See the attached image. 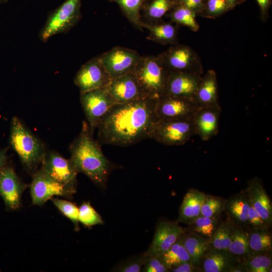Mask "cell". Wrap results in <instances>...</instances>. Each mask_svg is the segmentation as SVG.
<instances>
[{"mask_svg":"<svg viewBox=\"0 0 272 272\" xmlns=\"http://www.w3.org/2000/svg\"><path fill=\"white\" fill-rule=\"evenodd\" d=\"M157 100L146 97L114 105L97 128L99 143L128 146L149 138L159 120L156 113Z\"/></svg>","mask_w":272,"mask_h":272,"instance_id":"obj_1","label":"cell"},{"mask_svg":"<svg viewBox=\"0 0 272 272\" xmlns=\"http://www.w3.org/2000/svg\"><path fill=\"white\" fill-rule=\"evenodd\" d=\"M93 130L84 121L79 135L71 144L70 160L78 173L85 174L96 184L105 187L113 167L105 156Z\"/></svg>","mask_w":272,"mask_h":272,"instance_id":"obj_2","label":"cell"},{"mask_svg":"<svg viewBox=\"0 0 272 272\" xmlns=\"http://www.w3.org/2000/svg\"><path fill=\"white\" fill-rule=\"evenodd\" d=\"M10 142L25 168L35 171L46 153L44 144L16 116L11 120Z\"/></svg>","mask_w":272,"mask_h":272,"instance_id":"obj_3","label":"cell"},{"mask_svg":"<svg viewBox=\"0 0 272 272\" xmlns=\"http://www.w3.org/2000/svg\"><path fill=\"white\" fill-rule=\"evenodd\" d=\"M133 73L147 96L158 98L166 94L170 73L158 55L142 56Z\"/></svg>","mask_w":272,"mask_h":272,"instance_id":"obj_4","label":"cell"},{"mask_svg":"<svg viewBox=\"0 0 272 272\" xmlns=\"http://www.w3.org/2000/svg\"><path fill=\"white\" fill-rule=\"evenodd\" d=\"M195 135L192 117L180 119H159L149 139L166 146H180Z\"/></svg>","mask_w":272,"mask_h":272,"instance_id":"obj_5","label":"cell"},{"mask_svg":"<svg viewBox=\"0 0 272 272\" xmlns=\"http://www.w3.org/2000/svg\"><path fill=\"white\" fill-rule=\"evenodd\" d=\"M81 0H66L53 11L40 33V38L46 41L57 34L65 32L80 18Z\"/></svg>","mask_w":272,"mask_h":272,"instance_id":"obj_6","label":"cell"},{"mask_svg":"<svg viewBox=\"0 0 272 272\" xmlns=\"http://www.w3.org/2000/svg\"><path fill=\"white\" fill-rule=\"evenodd\" d=\"M158 56L169 73L188 72L203 74L201 59L189 46L178 43L172 45Z\"/></svg>","mask_w":272,"mask_h":272,"instance_id":"obj_7","label":"cell"},{"mask_svg":"<svg viewBox=\"0 0 272 272\" xmlns=\"http://www.w3.org/2000/svg\"><path fill=\"white\" fill-rule=\"evenodd\" d=\"M80 102L88 123L93 130L114 105L106 87L81 92Z\"/></svg>","mask_w":272,"mask_h":272,"instance_id":"obj_8","label":"cell"},{"mask_svg":"<svg viewBox=\"0 0 272 272\" xmlns=\"http://www.w3.org/2000/svg\"><path fill=\"white\" fill-rule=\"evenodd\" d=\"M99 57L112 79L133 73L142 56L133 50L116 47Z\"/></svg>","mask_w":272,"mask_h":272,"instance_id":"obj_9","label":"cell"},{"mask_svg":"<svg viewBox=\"0 0 272 272\" xmlns=\"http://www.w3.org/2000/svg\"><path fill=\"white\" fill-rule=\"evenodd\" d=\"M41 169L52 179L76 191L77 171L70 160L59 153L46 152L41 162Z\"/></svg>","mask_w":272,"mask_h":272,"instance_id":"obj_10","label":"cell"},{"mask_svg":"<svg viewBox=\"0 0 272 272\" xmlns=\"http://www.w3.org/2000/svg\"><path fill=\"white\" fill-rule=\"evenodd\" d=\"M76 191L57 182L41 169L35 173L30 185L33 205L42 206L54 196L70 198Z\"/></svg>","mask_w":272,"mask_h":272,"instance_id":"obj_11","label":"cell"},{"mask_svg":"<svg viewBox=\"0 0 272 272\" xmlns=\"http://www.w3.org/2000/svg\"><path fill=\"white\" fill-rule=\"evenodd\" d=\"M111 79L97 56L81 66L74 78V83L81 93L106 87Z\"/></svg>","mask_w":272,"mask_h":272,"instance_id":"obj_12","label":"cell"},{"mask_svg":"<svg viewBox=\"0 0 272 272\" xmlns=\"http://www.w3.org/2000/svg\"><path fill=\"white\" fill-rule=\"evenodd\" d=\"M106 88L114 105L149 97L144 92L133 73L112 78Z\"/></svg>","mask_w":272,"mask_h":272,"instance_id":"obj_13","label":"cell"},{"mask_svg":"<svg viewBox=\"0 0 272 272\" xmlns=\"http://www.w3.org/2000/svg\"><path fill=\"white\" fill-rule=\"evenodd\" d=\"M197 109L191 100L165 94L158 98L156 113L159 120L186 118L192 117Z\"/></svg>","mask_w":272,"mask_h":272,"instance_id":"obj_14","label":"cell"},{"mask_svg":"<svg viewBox=\"0 0 272 272\" xmlns=\"http://www.w3.org/2000/svg\"><path fill=\"white\" fill-rule=\"evenodd\" d=\"M186 230V228L179 226L177 221L160 222L157 226L152 243L145 254L147 258L161 255L176 242Z\"/></svg>","mask_w":272,"mask_h":272,"instance_id":"obj_15","label":"cell"},{"mask_svg":"<svg viewBox=\"0 0 272 272\" xmlns=\"http://www.w3.org/2000/svg\"><path fill=\"white\" fill-rule=\"evenodd\" d=\"M220 106L197 108L192 115L195 135L207 141L217 134L219 130Z\"/></svg>","mask_w":272,"mask_h":272,"instance_id":"obj_16","label":"cell"},{"mask_svg":"<svg viewBox=\"0 0 272 272\" xmlns=\"http://www.w3.org/2000/svg\"><path fill=\"white\" fill-rule=\"evenodd\" d=\"M202 75L188 72H171L165 94L184 98L193 101Z\"/></svg>","mask_w":272,"mask_h":272,"instance_id":"obj_17","label":"cell"},{"mask_svg":"<svg viewBox=\"0 0 272 272\" xmlns=\"http://www.w3.org/2000/svg\"><path fill=\"white\" fill-rule=\"evenodd\" d=\"M25 186L12 168L5 166L1 171L0 194L9 209L19 208Z\"/></svg>","mask_w":272,"mask_h":272,"instance_id":"obj_18","label":"cell"},{"mask_svg":"<svg viewBox=\"0 0 272 272\" xmlns=\"http://www.w3.org/2000/svg\"><path fill=\"white\" fill-rule=\"evenodd\" d=\"M249 205V197L244 189L225 199L223 213L227 216V220L248 231Z\"/></svg>","mask_w":272,"mask_h":272,"instance_id":"obj_19","label":"cell"},{"mask_svg":"<svg viewBox=\"0 0 272 272\" xmlns=\"http://www.w3.org/2000/svg\"><path fill=\"white\" fill-rule=\"evenodd\" d=\"M254 208L263 220L270 227L272 226V203L262 181L255 177L247 182L245 188Z\"/></svg>","mask_w":272,"mask_h":272,"instance_id":"obj_20","label":"cell"},{"mask_svg":"<svg viewBox=\"0 0 272 272\" xmlns=\"http://www.w3.org/2000/svg\"><path fill=\"white\" fill-rule=\"evenodd\" d=\"M193 102L197 108L220 106L217 74L214 70H209L202 75Z\"/></svg>","mask_w":272,"mask_h":272,"instance_id":"obj_21","label":"cell"},{"mask_svg":"<svg viewBox=\"0 0 272 272\" xmlns=\"http://www.w3.org/2000/svg\"><path fill=\"white\" fill-rule=\"evenodd\" d=\"M241 261L227 250L208 248L202 257L200 268L204 272H230L231 269Z\"/></svg>","mask_w":272,"mask_h":272,"instance_id":"obj_22","label":"cell"},{"mask_svg":"<svg viewBox=\"0 0 272 272\" xmlns=\"http://www.w3.org/2000/svg\"><path fill=\"white\" fill-rule=\"evenodd\" d=\"M205 195V193L197 189H189L183 197L177 221L188 225L199 217Z\"/></svg>","mask_w":272,"mask_h":272,"instance_id":"obj_23","label":"cell"},{"mask_svg":"<svg viewBox=\"0 0 272 272\" xmlns=\"http://www.w3.org/2000/svg\"><path fill=\"white\" fill-rule=\"evenodd\" d=\"M142 27L149 31L148 40L162 45H174L178 43V29L176 26L169 22L149 23L144 22Z\"/></svg>","mask_w":272,"mask_h":272,"instance_id":"obj_24","label":"cell"},{"mask_svg":"<svg viewBox=\"0 0 272 272\" xmlns=\"http://www.w3.org/2000/svg\"><path fill=\"white\" fill-rule=\"evenodd\" d=\"M178 240L189 255L191 262L200 267L201 259L209 248L208 240L188 231L187 228Z\"/></svg>","mask_w":272,"mask_h":272,"instance_id":"obj_25","label":"cell"},{"mask_svg":"<svg viewBox=\"0 0 272 272\" xmlns=\"http://www.w3.org/2000/svg\"><path fill=\"white\" fill-rule=\"evenodd\" d=\"M247 233L250 254L271 255L272 235L270 229H250Z\"/></svg>","mask_w":272,"mask_h":272,"instance_id":"obj_26","label":"cell"},{"mask_svg":"<svg viewBox=\"0 0 272 272\" xmlns=\"http://www.w3.org/2000/svg\"><path fill=\"white\" fill-rule=\"evenodd\" d=\"M222 222L221 216L215 217L199 216L188 224L187 229L208 240Z\"/></svg>","mask_w":272,"mask_h":272,"instance_id":"obj_27","label":"cell"},{"mask_svg":"<svg viewBox=\"0 0 272 272\" xmlns=\"http://www.w3.org/2000/svg\"><path fill=\"white\" fill-rule=\"evenodd\" d=\"M233 224V235L228 251L242 261L250 254L247 231Z\"/></svg>","mask_w":272,"mask_h":272,"instance_id":"obj_28","label":"cell"},{"mask_svg":"<svg viewBox=\"0 0 272 272\" xmlns=\"http://www.w3.org/2000/svg\"><path fill=\"white\" fill-rule=\"evenodd\" d=\"M233 235V224L226 220L222 223L212 237L208 240L209 247L218 250H227Z\"/></svg>","mask_w":272,"mask_h":272,"instance_id":"obj_29","label":"cell"},{"mask_svg":"<svg viewBox=\"0 0 272 272\" xmlns=\"http://www.w3.org/2000/svg\"><path fill=\"white\" fill-rule=\"evenodd\" d=\"M196 16L193 11L178 4L171 10L169 14L172 22L186 26L194 32L198 31L199 28Z\"/></svg>","mask_w":272,"mask_h":272,"instance_id":"obj_30","label":"cell"},{"mask_svg":"<svg viewBox=\"0 0 272 272\" xmlns=\"http://www.w3.org/2000/svg\"><path fill=\"white\" fill-rule=\"evenodd\" d=\"M158 256L168 271L171 268L179 264L190 261L189 255L178 239L167 251Z\"/></svg>","mask_w":272,"mask_h":272,"instance_id":"obj_31","label":"cell"},{"mask_svg":"<svg viewBox=\"0 0 272 272\" xmlns=\"http://www.w3.org/2000/svg\"><path fill=\"white\" fill-rule=\"evenodd\" d=\"M146 0H110L116 3L127 19L137 28L142 30L140 11Z\"/></svg>","mask_w":272,"mask_h":272,"instance_id":"obj_32","label":"cell"},{"mask_svg":"<svg viewBox=\"0 0 272 272\" xmlns=\"http://www.w3.org/2000/svg\"><path fill=\"white\" fill-rule=\"evenodd\" d=\"M177 4V0H153L146 7L145 15L151 22L159 21Z\"/></svg>","mask_w":272,"mask_h":272,"instance_id":"obj_33","label":"cell"},{"mask_svg":"<svg viewBox=\"0 0 272 272\" xmlns=\"http://www.w3.org/2000/svg\"><path fill=\"white\" fill-rule=\"evenodd\" d=\"M247 272H271V255L251 254L243 260Z\"/></svg>","mask_w":272,"mask_h":272,"instance_id":"obj_34","label":"cell"},{"mask_svg":"<svg viewBox=\"0 0 272 272\" xmlns=\"http://www.w3.org/2000/svg\"><path fill=\"white\" fill-rule=\"evenodd\" d=\"M225 200L221 197L206 194L200 211V216L215 217L224 212Z\"/></svg>","mask_w":272,"mask_h":272,"instance_id":"obj_35","label":"cell"},{"mask_svg":"<svg viewBox=\"0 0 272 272\" xmlns=\"http://www.w3.org/2000/svg\"><path fill=\"white\" fill-rule=\"evenodd\" d=\"M234 6L227 0H206L200 16L210 19L221 16L234 8Z\"/></svg>","mask_w":272,"mask_h":272,"instance_id":"obj_36","label":"cell"},{"mask_svg":"<svg viewBox=\"0 0 272 272\" xmlns=\"http://www.w3.org/2000/svg\"><path fill=\"white\" fill-rule=\"evenodd\" d=\"M55 206L74 223L76 230H79V208L74 203L64 199L52 197Z\"/></svg>","mask_w":272,"mask_h":272,"instance_id":"obj_37","label":"cell"},{"mask_svg":"<svg viewBox=\"0 0 272 272\" xmlns=\"http://www.w3.org/2000/svg\"><path fill=\"white\" fill-rule=\"evenodd\" d=\"M79 222L87 227L103 223L101 216L89 202H84L79 208Z\"/></svg>","mask_w":272,"mask_h":272,"instance_id":"obj_38","label":"cell"},{"mask_svg":"<svg viewBox=\"0 0 272 272\" xmlns=\"http://www.w3.org/2000/svg\"><path fill=\"white\" fill-rule=\"evenodd\" d=\"M250 199V198H249ZM248 222L250 229H271L253 207L250 200Z\"/></svg>","mask_w":272,"mask_h":272,"instance_id":"obj_39","label":"cell"},{"mask_svg":"<svg viewBox=\"0 0 272 272\" xmlns=\"http://www.w3.org/2000/svg\"><path fill=\"white\" fill-rule=\"evenodd\" d=\"M142 268L145 272L168 271L167 267L159 257L155 256L147 258Z\"/></svg>","mask_w":272,"mask_h":272,"instance_id":"obj_40","label":"cell"},{"mask_svg":"<svg viewBox=\"0 0 272 272\" xmlns=\"http://www.w3.org/2000/svg\"><path fill=\"white\" fill-rule=\"evenodd\" d=\"M147 256L144 254L140 258L133 259L126 262L119 268V271L124 272H140L143 268Z\"/></svg>","mask_w":272,"mask_h":272,"instance_id":"obj_41","label":"cell"},{"mask_svg":"<svg viewBox=\"0 0 272 272\" xmlns=\"http://www.w3.org/2000/svg\"><path fill=\"white\" fill-rule=\"evenodd\" d=\"M177 2L178 4L190 9L198 15L201 13L205 3L203 0H177Z\"/></svg>","mask_w":272,"mask_h":272,"instance_id":"obj_42","label":"cell"},{"mask_svg":"<svg viewBox=\"0 0 272 272\" xmlns=\"http://www.w3.org/2000/svg\"><path fill=\"white\" fill-rule=\"evenodd\" d=\"M169 271L172 272H197L201 271L200 267L193 265L190 261L179 264L171 268Z\"/></svg>","mask_w":272,"mask_h":272,"instance_id":"obj_43","label":"cell"},{"mask_svg":"<svg viewBox=\"0 0 272 272\" xmlns=\"http://www.w3.org/2000/svg\"><path fill=\"white\" fill-rule=\"evenodd\" d=\"M260 8L261 18L263 22L266 20L268 11L271 4V0H256Z\"/></svg>","mask_w":272,"mask_h":272,"instance_id":"obj_44","label":"cell"},{"mask_svg":"<svg viewBox=\"0 0 272 272\" xmlns=\"http://www.w3.org/2000/svg\"><path fill=\"white\" fill-rule=\"evenodd\" d=\"M7 148L0 150V172L6 166L7 160Z\"/></svg>","mask_w":272,"mask_h":272,"instance_id":"obj_45","label":"cell"},{"mask_svg":"<svg viewBox=\"0 0 272 272\" xmlns=\"http://www.w3.org/2000/svg\"><path fill=\"white\" fill-rule=\"evenodd\" d=\"M247 272L246 268L243 261H239L234 267H233L230 272Z\"/></svg>","mask_w":272,"mask_h":272,"instance_id":"obj_46","label":"cell"},{"mask_svg":"<svg viewBox=\"0 0 272 272\" xmlns=\"http://www.w3.org/2000/svg\"><path fill=\"white\" fill-rule=\"evenodd\" d=\"M231 3L234 7L238 4V0H227Z\"/></svg>","mask_w":272,"mask_h":272,"instance_id":"obj_47","label":"cell"},{"mask_svg":"<svg viewBox=\"0 0 272 272\" xmlns=\"http://www.w3.org/2000/svg\"><path fill=\"white\" fill-rule=\"evenodd\" d=\"M8 0H0V4L3 3H5L7 2Z\"/></svg>","mask_w":272,"mask_h":272,"instance_id":"obj_48","label":"cell"},{"mask_svg":"<svg viewBox=\"0 0 272 272\" xmlns=\"http://www.w3.org/2000/svg\"><path fill=\"white\" fill-rule=\"evenodd\" d=\"M203 1L204 3H205V2H206V0H203Z\"/></svg>","mask_w":272,"mask_h":272,"instance_id":"obj_49","label":"cell"}]
</instances>
